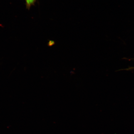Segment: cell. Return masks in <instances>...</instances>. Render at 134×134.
I'll list each match as a JSON object with an SVG mask.
<instances>
[{"mask_svg": "<svg viewBox=\"0 0 134 134\" xmlns=\"http://www.w3.org/2000/svg\"><path fill=\"white\" fill-rule=\"evenodd\" d=\"M26 1V7L29 8L32 5H34L36 0H25Z\"/></svg>", "mask_w": 134, "mask_h": 134, "instance_id": "obj_1", "label": "cell"}, {"mask_svg": "<svg viewBox=\"0 0 134 134\" xmlns=\"http://www.w3.org/2000/svg\"><path fill=\"white\" fill-rule=\"evenodd\" d=\"M55 44V42L54 41H50L48 43V46L49 47H51Z\"/></svg>", "mask_w": 134, "mask_h": 134, "instance_id": "obj_2", "label": "cell"}]
</instances>
